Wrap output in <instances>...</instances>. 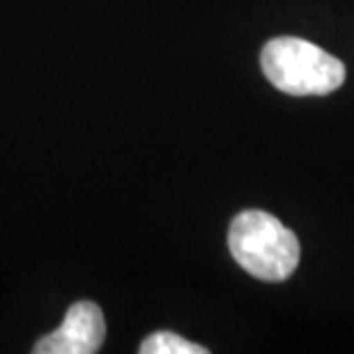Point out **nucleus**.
<instances>
[{"mask_svg": "<svg viewBox=\"0 0 354 354\" xmlns=\"http://www.w3.org/2000/svg\"><path fill=\"white\" fill-rule=\"evenodd\" d=\"M106 338V320L97 304L79 301L69 306L55 331L35 343L37 354H95Z\"/></svg>", "mask_w": 354, "mask_h": 354, "instance_id": "nucleus-3", "label": "nucleus"}, {"mask_svg": "<svg viewBox=\"0 0 354 354\" xmlns=\"http://www.w3.org/2000/svg\"><path fill=\"white\" fill-rule=\"evenodd\" d=\"M260 62L269 83L288 95H329L345 81L341 60L299 37L267 41Z\"/></svg>", "mask_w": 354, "mask_h": 354, "instance_id": "nucleus-2", "label": "nucleus"}, {"mask_svg": "<svg viewBox=\"0 0 354 354\" xmlns=\"http://www.w3.org/2000/svg\"><path fill=\"white\" fill-rule=\"evenodd\" d=\"M235 263L260 281H286L299 265V239L279 218L260 209L235 216L228 230Z\"/></svg>", "mask_w": 354, "mask_h": 354, "instance_id": "nucleus-1", "label": "nucleus"}, {"mask_svg": "<svg viewBox=\"0 0 354 354\" xmlns=\"http://www.w3.org/2000/svg\"><path fill=\"white\" fill-rule=\"evenodd\" d=\"M140 354H207V348L191 343L173 331H157L143 341Z\"/></svg>", "mask_w": 354, "mask_h": 354, "instance_id": "nucleus-4", "label": "nucleus"}]
</instances>
